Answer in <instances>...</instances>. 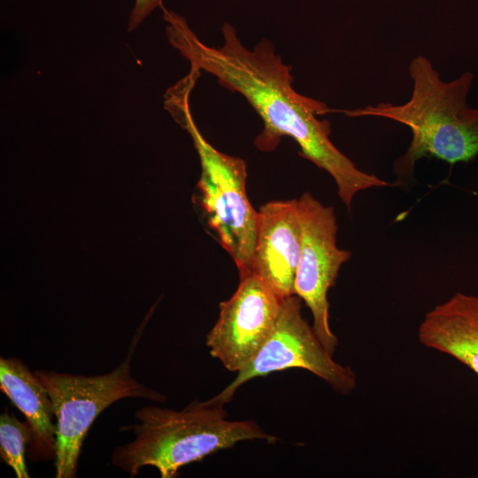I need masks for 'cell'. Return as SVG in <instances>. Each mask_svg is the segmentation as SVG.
<instances>
[{"mask_svg":"<svg viewBox=\"0 0 478 478\" xmlns=\"http://www.w3.org/2000/svg\"><path fill=\"white\" fill-rule=\"evenodd\" d=\"M161 8L170 45L190 67L214 76L220 85L242 95L261 118L263 130L255 139L258 149L273 150L281 137L292 138L305 158L333 178L338 196L348 208L359 191L393 186L360 170L335 147L329 138L330 122L319 119L330 109L293 88L290 67L268 39L251 50L226 22L221 27L222 43L210 46L198 38L182 16Z\"/></svg>","mask_w":478,"mask_h":478,"instance_id":"6da1fadb","label":"cell"},{"mask_svg":"<svg viewBox=\"0 0 478 478\" xmlns=\"http://www.w3.org/2000/svg\"><path fill=\"white\" fill-rule=\"evenodd\" d=\"M412 91L403 104L379 103L340 112L348 117H381L408 127L411 143L393 164L394 184L413 181L416 163L422 158H435L450 165L468 163L478 156V108L467 104L474 75L463 73L444 81L432 62L419 55L409 65Z\"/></svg>","mask_w":478,"mask_h":478,"instance_id":"7a4b0ae2","label":"cell"},{"mask_svg":"<svg viewBox=\"0 0 478 478\" xmlns=\"http://www.w3.org/2000/svg\"><path fill=\"white\" fill-rule=\"evenodd\" d=\"M135 416L137 424L120 428L132 431L135 439L116 446L112 454V463L131 477L152 466L162 478H173L181 467L239 442L277 439L253 420H227L223 405L207 400H196L181 411L147 405Z\"/></svg>","mask_w":478,"mask_h":478,"instance_id":"3957f363","label":"cell"},{"mask_svg":"<svg viewBox=\"0 0 478 478\" xmlns=\"http://www.w3.org/2000/svg\"><path fill=\"white\" fill-rule=\"evenodd\" d=\"M198 74L189 72L166 90L165 108L190 135L201 163L198 188L208 224L220 245L229 253L240 278L252 274L258 236V212L246 193L244 160L215 149L202 135L192 117L190 93Z\"/></svg>","mask_w":478,"mask_h":478,"instance_id":"277c9868","label":"cell"},{"mask_svg":"<svg viewBox=\"0 0 478 478\" xmlns=\"http://www.w3.org/2000/svg\"><path fill=\"white\" fill-rule=\"evenodd\" d=\"M143 328L137 329L127 356L112 372L94 376L39 369L35 374L52 402L56 418L57 478L76 475L79 456L92 423L105 408L123 398L166 400L162 395L136 381L131 362Z\"/></svg>","mask_w":478,"mask_h":478,"instance_id":"5b68a950","label":"cell"},{"mask_svg":"<svg viewBox=\"0 0 478 478\" xmlns=\"http://www.w3.org/2000/svg\"><path fill=\"white\" fill-rule=\"evenodd\" d=\"M289 368L310 371L342 395L350 394L357 384L354 371L335 362L308 325L302 315L301 298L297 295L283 300L274 328L253 360L223 390L207 401L224 406L248 381Z\"/></svg>","mask_w":478,"mask_h":478,"instance_id":"8992f818","label":"cell"},{"mask_svg":"<svg viewBox=\"0 0 478 478\" xmlns=\"http://www.w3.org/2000/svg\"><path fill=\"white\" fill-rule=\"evenodd\" d=\"M302 226V249L297 270L295 295L310 309L312 328L325 347L333 355L338 339L329 326L328 291L335 283L340 268L351 257V252L337 247V223L333 207L326 206L311 193L298 199Z\"/></svg>","mask_w":478,"mask_h":478,"instance_id":"52a82bcc","label":"cell"},{"mask_svg":"<svg viewBox=\"0 0 478 478\" xmlns=\"http://www.w3.org/2000/svg\"><path fill=\"white\" fill-rule=\"evenodd\" d=\"M283 300L253 274L241 277L206 335L210 354L231 372L243 369L271 335Z\"/></svg>","mask_w":478,"mask_h":478,"instance_id":"ba28073f","label":"cell"},{"mask_svg":"<svg viewBox=\"0 0 478 478\" xmlns=\"http://www.w3.org/2000/svg\"><path fill=\"white\" fill-rule=\"evenodd\" d=\"M258 212L252 274L280 298L295 295L302 249L297 199L271 201Z\"/></svg>","mask_w":478,"mask_h":478,"instance_id":"9c48e42d","label":"cell"},{"mask_svg":"<svg viewBox=\"0 0 478 478\" xmlns=\"http://www.w3.org/2000/svg\"><path fill=\"white\" fill-rule=\"evenodd\" d=\"M418 339L478 375V297L457 292L435 306L420 324Z\"/></svg>","mask_w":478,"mask_h":478,"instance_id":"30bf717a","label":"cell"},{"mask_svg":"<svg viewBox=\"0 0 478 478\" xmlns=\"http://www.w3.org/2000/svg\"><path fill=\"white\" fill-rule=\"evenodd\" d=\"M0 388L31 428L28 458L35 461L55 459L57 426L52 421L53 405L37 375L20 359L1 357Z\"/></svg>","mask_w":478,"mask_h":478,"instance_id":"8fae6325","label":"cell"},{"mask_svg":"<svg viewBox=\"0 0 478 478\" xmlns=\"http://www.w3.org/2000/svg\"><path fill=\"white\" fill-rule=\"evenodd\" d=\"M32 434L28 423L19 421L13 414L4 412L0 416V454L18 478H28L26 450Z\"/></svg>","mask_w":478,"mask_h":478,"instance_id":"7c38bea8","label":"cell"},{"mask_svg":"<svg viewBox=\"0 0 478 478\" xmlns=\"http://www.w3.org/2000/svg\"><path fill=\"white\" fill-rule=\"evenodd\" d=\"M163 2L164 0H135L128 18L127 31L135 30L151 12L163 5Z\"/></svg>","mask_w":478,"mask_h":478,"instance_id":"4fadbf2b","label":"cell"}]
</instances>
